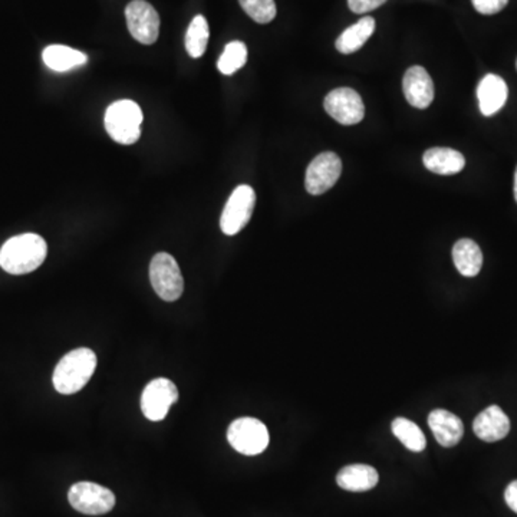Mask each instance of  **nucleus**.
Returning a JSON list of instances; mask_svg holds the SVG:
<instances>
[{
  "mask_svg": "<svg viewBox=\"0 0 517 517\" xmlns=\"http://www.w3.org/2000/svg\"><path fill=\"white\" fill-rule=\"evenodd\" d=\"M239 4L257 24H269L278 14L274 0H239Z\"/></svg>",
  "mask_w": 517,
  "mask_h": 517,
  "instance_id": "b1692460",
  "label": "nucleus"
},
{
  "mask_svg": "<svg viewBox=\"0 0 517 517\" xmlns=\"http://www.w3.org/2000/svg\"><path fill=\"white\" fill-rule=\"evenodd\" d=\"M378 480L380 476H378L377 470L368 464H351L340 470V473L336 476L338 486L346 492H353V493L373 489L377 486Z\"/></svg>",
  "mask_w": 517,
  "mask_h": 517,
  "instance_id": "dca6fc26",
  "label": "nucleus"
},
{
  "mask_svg": "<svg viewBox=\"0 0 517 517\" xmlns=\"http://www.w3.org/2000/svg\"><path fill=\"white\" fill-rule=\"evenodd\" d=\"M452 261L460 274L466 278H474L483 266V254L476 242L462 239L452 247Z\"/></svg>",
  "mask_w": 517,
  "mask_h": 517,
  "instance_id": "a211bd4d",
  "label": "nucleus"
},
{
  "mask_svg": "<svg viewBox=\"0 0 517 517\" xmlns=\"http://www.w3.org/2000/svg\"><path fill=\"white\" fill-rule=\"evenodd\" d=\"M150 281L163 301L174 302L183 295L184 279L172 254H160L153 257L150 264Z\"/></svg>",
  "mask_w": 517,
  "mask_h": 517,
  "instance_id": "20e7f679",
  "label": "nucleus"
},
{
  "mask_svg": "<svg viewBox=\"0 0 517 517\" xmlns=\"http://www.w3.org/2000/svg\"><path fill=\"white\" fill-rule=\"evenodd\" d=\"M387 0H348V6L353 14L363 15L383 6Z\"/></svg>",
  "mask_w": 517,
  "mask_h": 517,
  "instance_id": "a878e982",
  "label": "nucleus"
},
{
  "mask_svg": "<svg viewBox=\"0 0 517 517\" xmlns=\"http://www.w3.org/2000/svg\"><path fill=\"white\" fill-rule=\"evenodd\" d=\"M230 445L244 456H257L269 445V432L266 425L257 418H237L227 430Z\"/></svg>",
  "mask_w": 517,
  "mask_h": 517,
  "instance_id": "39448f33",
  "label": "nucleus"
},
{
  "mask_svg": "<svg viewBox=\"0 0 517 517\" xmlns=\"http://www.w3.org/2000/svg\"><path fill=\"white\" fill-rule=\"evenodd\" d=\"M143 111L137 103L121 100L111 104L105 113V130L115 143L131 145L140 140Z\"/></svg>",
  "mask_w": 517,
  "mask_h": 517,
  "instance_id": "7ed1b4c3",
  "label": "nucleus"
},
{
  "mask_svg": "<svg viewBox=\"0 0 517 517\" xmlns=\"http://www.w3.org/2000/svg\"><path fill=\"white\" fill-rule=\"evenodd\" d=\"M429 425L437 442L447 449L459 444L464 434L462 420L447 410H432L429 415Z\"/></svg>",
  "mask_w": 517,
  "mask_h": 517,
  "instance_id": "4468645a",
  "label": "nucleus"
},
{
  "mask_svg": "<svg viewBox=\"0 0 517 517\" xmlns=\"http://www.w3.org/2000/svg\"><path fill=\"white\" fill-rule=\"evenodd\" d=\"M48 254L44 237L35 234H19L5 242L0 249V267L11 274H26L36 271Z\"/></svg>",
  "mask_w": 517,
  "mask_h": 517,
  "instance_id": "f257e3e1",
  "label": "nucleus"
},
{
  "mask_svg": "<svg viewBox=\"0 0 517 517\" xmlns=\"http://www.w3.org/2000/svg\"><path fill=\"white\" fill-rule=\"evenodd\" d=\"M177 400L178 390L174 383L167 378H155L143 391L141 410L150 422H162Z\"/></svg>",
  "mask_w": 517,
  "mask_h": 517,
  "instance_id": "1a4fd4ad",
  "label": "nucleus"
},
{
  "mask_svg": "<svg viewBox=\"0 0 517 517\" xmlns=\"http://www.w3.org/2000/svg\"><path fill=\"white\" fill-rule=\"evenodd\" d=\"M474 9L482 15H494L503 11L509 0H472Z\"/></svg>",
  "mask_w": 517,
  "mask_h": 517,
  "instance_id": "393cba45",
  "label": "nucleus"
},
{
  "mask_svg": "<svg viewBox=\"0 0 517 517\" xmlns=\"http://www.w3.org/2000/svg\"><path fill=\"white\" fill-rule=\"evenodd\" d=\"M341 173H343V162L335 153L326 151L319 154L315 160H312L306 170V192L312 195L323 194L329 189H333L341 177Z\"/></svg>",
  "mask_w": 517,
  "mask_h": 517,
  "instance_id": "9d476101",
  "label": "nucleus"
},
{
  "mask_svg": "<svg viewBox=\"0 0 517 517\" xmlns=\"http://www.w3.org/2000/svg\"><path fill=\"white\" fill-rule=\"evenodd\" d=\"M42 59H44L45 65L56 73H66L76 66L85 65L88 62V56L85 54L69 48V46H64V45H51L48 48H45Z\"/></svg>",
  "mask_w": 517,
  "mask_h": 517,
  "instance_id": "6ab92c4d",
  "label": "nucleus"
},
{
  "mask_svg": "<svg viewBox=\"0 0 517 517\" xmlns=\"http://www.w3.org/2000/svg\"><path fill=\"white\" fill-rule=\"evenodd\" d=\"M516 68H517V62H516Z\"/></svg>",
  "mask_w": 517,
  "mask_h": 517,
  "instance_id": "c85d7f7f",
  "label": "nucleus"
},
{
  "mask_svg": "<svg viewBox=\"0 0 517 517\" xmlns=\"http://www.w3.org/2000/svg\"><path fill=\"white\" fill-rule=\"evenodd\" d=\"M423 162L430 172L440 175L457 174L466 165V158L460 151L442 147L430 148L425 151Z\"/></svg>",
  "mask_w": 517,
  "mask_h": 517,
  "instance_id": "f3484780",
  "label": "nucleus"
},
{
  "mask_svg": "<svg viewBox=\"0 0 517 517\" xmlns=\"http://www.w3.org/2000/svg\"><path fill=\"white\" fill-rule=\"evenodd\" d=\"M391 430L410 452H422L425 449V445H427V439H425L423 430L415 423H413L412 420H408V418H395L393 424H391Z\"/></svg>",
  "mask_w": 517,
  "mask_h": 517,
  "instance_id": "412c9836",
  "label": "nucleus"
},
{
  "mask_svg": "<svg viewBox=\"0 0 517 517\" xmlns=\"http://www.w3.org/2000/svg\"><path fill=\"white\" fill-rule=\"evenodd\" d=\"M509 96L504 79L494 74H489L480 81L477 86V98H479L480 111L486 117H492L503 108Z\"/></svg>",
  "mask_w": 517,
  "mask_h": 517,
  "instance_id": "2eb2a0df",
  "label": "nucleus"
},
{
  "mask_svg": "<svg viewBox=\"0 0 517 517\" xmlns=\"http://www.w3.org/2000/svg\"><path fill=\"white\" fill-rule=\"evenodd\" d=\"M473 432L483 442H501L511 432V420L499 405H490L477 415Z\"/></svg>",
  "mask_w": 517,
  "mask_h": 517,
  "instance_id": "ddd939ff",
  "label": "nucleus"
},
{
  "mask_svg": "<svg viewBox=\"0 0 517 517\" xmlns=\"http://www.w3.org/2000/svg\"><path fill=\"white\" fill-rule=\"evenodd\" d=\"M403 89L410 105L425 110L434 100V84L423 66H412L403 79Z\"/></svg>",
  "mask_w": 517,
  "mask_h": 517,
  "instance_id": "f8f14e48",
  "label": "nucleus"
},
{
  "mask_svg": "<svg viewBox=\"0 0 517 517\" xmlns=\"http://www.w3.org/2000/svg\"><path fill=\"white\" fill-rule=\"evenodd\" d=\"M68 501L79 513L100 516L108 513L115 506L113 492L91 482H79L69 489Z\"/></svg>",
  "mask_w": 517,
  "mask_h": 517,
  "instance_id": "0eeeda50",
  "label": "nucleus"
},
{
  "mask_svg": "<svg viewBox=\"0 0 517 517\" xmlns=\"http://www.w3.org/2000/svg\"><path fill=\"white\" fill-rule=\"evenodd\" d=\"M246 62V45L240 41L230 42L217 62V68L223 75H234L240 68H244Z\"/></svg>",
  "mask_w": 517,
  "mask_h": 517,
  "instance_id": "5701e85b",
  "label": "nucleus"
},
{
  "mask_svg": "<svg viewBox=\"0 0 517 517\" xmlns=\"http://www.w3.org/2000/svg\"><path fill=\"white\" fill-rule=\"evenodd\" d=\"M373 31H375V19L371 16L363 17L361 21L356 22L340 35V38L336 39V49L343 55H350L353 52L360 51L363 44L373 36Z\"/></svg>",
  "mask_w": 517,
  "mask_h": 517,
  "instance_id": "aec40b11",
  "label": "nucleus"
},
{
  "mask_svg": "<svg viewBox=\"0 0 517 517\" xmlns=\"http://www.w3.org/2000/svg\"><path fill=\"white\" fill-rule=\"evenodd\" d=\"M504 501H506L507 506L511 507L514 513H517V480L506 487Z\"/></svg>",
  "mask_w": 517,
  "mask_h": 517,
  "instance_id": "bb28decb",
  "label": "nucleus"
},
{
  "mask_svg": "<svg viewBox=\"0 0 517 517\" xmlns=\"http://www.w3.org/2000/svg\"><path fill=\"white\" fill-rule=\"evenodd\" d=\"M326 113L343 124V125H355L365 117V106L360 94L351 88H336L326 95Z\"/></svg>",
  "mask_w": 517,
  "mask_h": 517,
  "instance_id": "9b49d317",
  "label": "nucleus"
},
{
  "mask_svg": "<svg viewBox=\"0 0 517 517\" xmlns=\"http://www.w3.org/2000/svg\"><path fill=\"white\" fill-rule=\"evenodd\" d=\"M514 199H516L517 202V168L516 173H514Z\"/></svg>",
  "mask_w": 517,
  "mask_h": 517,
  "instance_id": "cd10ccee",
  "label": "nucleus"
},
{
  "mask_svg": "<svg viewBox=\"0 0 517 517\" xmlns=\"http://www.w3.org/2000/svg\"><path fill=\"white\" fill-rule=\"evenodd\" d=\"M256 204V193L251 185H239L223 209L220 229L227 236H234L251 222Z\"/></svg>",
  "mask_w": 517,
  "mask_h": 517,
  "instance_id": "423d86ee",
  "label": "nucleus"
},
{
  "mask_svg": "<svg viewBox=\"0 0 517 517\" xmlns=\"http://www.w3.org/2000/svg\"><path fill=\"white\" fill-rule=\"evenodd\" d=\"M96 368V355L89 348H78L66 353L54 371L52 383L59 394L71 395L83 390Z\"/></svg>",
  "mask_w": 517,
  "mask_h": 517,
  "instance_id": "f03ea898",
  "label": "nucleus"
},
{
  "mask_svg": "<svg viewBox=\"0 0 517 517\" xmlns=\"http://www.w3.org/2000/svg\"><path fill=\"white\" fill-rule=\"evenodd\" d=\"M209 24L206 17L197 15L190 24L185 35V49L189 52L192 58H202L209 44Z\"/></svg>",
  "mask_w": 517,
  "mask_h": 517,
  "instance_id": "4be33fe9",
  "label": "nucleus"
},
{
  "mask_svg": "<svg viewBox=\"0 0 517 517\" xmlns=\"http://www.w3.org/2000/svg\"><path fill=\"white\" fill-rule=\"evenodd\" d=\"M128 31L135 41L153 45L160 35V16L145 0H133L125 7Z\"/></svg>",
  "mask_w": 517,
  "mask_h": 517,
  "instance_id": "6e6552de",
  "label": "nucleus"
}]
</instances>
